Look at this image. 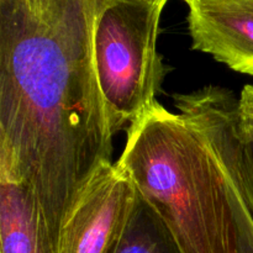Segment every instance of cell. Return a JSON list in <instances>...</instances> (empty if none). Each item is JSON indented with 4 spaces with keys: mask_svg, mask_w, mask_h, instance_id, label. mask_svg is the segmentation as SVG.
I'll list each match as a JSON object with an SVG mask.
<instances>
[{
    "mask_svg": "<svg viewBox=\"0 0 253 253\" xmlns=\"http://www.w3.org/2000/svg\"><path fill=\"white\" fill-rule=\"evenodd\" d=\"M1 253H57L41 205L31 189L0 179Z\"/></svg>",
    "mask_w": 253,
    "mask_h": 253,
    "instance_id": "52a82bcc",
    "label": "cell"
},
{
    "mask_svg": "<svg viewBox=\"0 0 253 253\" xmlns=\"http://www.w3.org/2000/svg\"><path fill=\"white\" fill-rule=\"evenodd\" d=\"M239 234V253H253V214L241 210L235 215Z\"/></svg>",
    "mask_w": 253,
    "mask_h": 253,
    "instance_id": "9c48e42d",
    "label": "cell"
},
{
    "mask_svg": "<svg viewBox=\"0 0 253 253\" xmlns=\"http://www.w3.org/2000/svg\"><path fill=\"white\" fill-rule=\"evenodd\" d=\"M182 253H239L226 180L205 136L160 103L127 128L118 161Z\"/></svg>",
    "mask_w": 253,
    "mask_h": 253,
    "instance_id": "7a4b0ae2",
    "label": "cell"
},
{
    "mask_svg": "<svg viewBox=\"0 0 253 253\" xmlns=\"http://www.w3.org/2000/svg\"><path fill=\"white\" fill-rule=\"evenodd\" d=\"M111 253H182V251L155 210L138 197L130 221Z\"/></svg>",
    "mask_w": 253,
    "mask_h": 253,
    "instance_id": "ba28073f",
    "label": "cell"
},
{
    "mask_svg": "<svg viewBox=\"0 0 253 253\" xmlns=\"http://www.w3.org/2000/svg\"><path fill=\"white\" fill-rule=\"evenodd\" d=\"M137 192L118 163L101 166L62 225L57 253H111L137 203Z\"/></svg>",
    "mask_w": 253,
    "mask_h": 253,
    "instance_id": "277c9868",
    "label": "cell"
},
{
    "mask_svg": "<svg viewBox=\"0 0 253 253\" xmlns=\"http://www.w3.org/2000/svg\"><path fill=\"white\" fill-rule=\"evenodd\" d=\"M168 0H96L93 61L111 135L157 103L166 69L157 52Z\"/></svg>",
    "mask_w": 253,
    "mask_h": 253,
    "instance_id": "3957f363",
    "label": "cell"
},
{
    "mask_svg": "<svg viewBox=\"0 0 253 253\" xmlns=\"http://www.w3.org/2000/svg\"><path fill=\"white\" fill-rule=\"evenodd\" d=\"M95 9L96 0H0V179L32 190L57 250L81 193L111 163Z\"/></svg>",
    "mask_w": 253,
    "mask_h": 253,
    "instance_id": "6da1fadb",
    "label": "cell"
},
{
    "mask_svg": "<svg viewBox=\"0 0 253 253\" xmlns=\"http://www.w3.org/2000/svg\"><path fill=\"white\" fill-rule=\"evenodd\" d=\"M237 101L231 91L217 86L175 96L180 115L205 136L216 157L236 175L253 214V140L240 127Z\"/></svg>",
    "mask_w": 253,
    "mask_h": 253,
    "instance_id": "5b68a950",
    "label": "cell"
},
{
    "mask_svg": "<svg viewBox=\"0 0 253 253\" xmlns=\"http://www.w3.org/2000/svg\"><path fill=\"white\" fill-rule=\"evenodd\" d=\"M239 118H240V114H239ZM240 127H241L242 132H244L247 137L253 140V121L242 120V119L240 118Z\"/></svg>",
    "mask_w": 253,
    "mask_h": 253,
    "instance_id": "8fae6325",
    "label": "cell"
},
{
    "mask_svg": "<svg viewBox=\"0 0 253 253\" xmlns=\"http://www.w3.org/2000/svg\"><path fill=\"white\" fill-rule=\"evenodd\" d=\"M193 48L253 76V0H183Z\"/></svg>",
    "mask_w": 253,
    "mask_h": 253,
    "instance_id": "8992f818",
    "label": "cell"
},
{
    "mask_svg": "<svg viewBox=\"0 0 253 253\" xmlns=\"http://www.w3.org/2000/svg\"><path fill=\"white\" fill-rule=\"evenodd\" d=\"M240 118L242 120L253 121V84L245 85L237 101Z\"/></svg>",
    "mask_w": 253,
    "mask_h": 253,
    "instance_id": "30bf717a",
    "label": "cell"
}]
</instances>
